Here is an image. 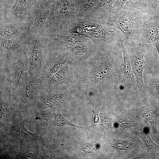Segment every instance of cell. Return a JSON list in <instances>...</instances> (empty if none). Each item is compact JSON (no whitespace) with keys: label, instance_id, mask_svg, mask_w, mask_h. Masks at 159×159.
Listing matches in <instances>:
<instances>
[{"label":"cell","instance_id":"5b68a950","mask_svg":"<svg viewBox=\"0 0 159 159\" xmlns=\"http://www.w3.org/2000/svg\"><path fill=\"white\" fill-rule=\"evenodd\" d=\"M26 46L25 42L18 37L1 38L0 66L14 61L25 55L22 54L25 50Z\"/></svg>","mask_w":159,"mask_h":159},{"label":"cell","instance_id":"5bb4252c","mask_svg":"<svg viewBox=\"0 0 159 159\" xmlns=\"http://www.w3.org/2000/svg\"><path fill=\"white\" fill-rule=\"evenodd\" d=\"M115 0H100L88 15L96 23L104 24L112 11Z\"/></svg>","mask_w":159,"mask_h":159},{"label":"cell","instance_id":"4fadbf2b","mask_svg":"<svg viewBox=\"0 0 159 159\" xmlns=\"http://www.w3.org/2000/svg\"><path fill=\"white\" fill-rule=\"evenodd\" d=\"M71 57L70 55L67 50L54 53L49 61L43 64L41 77L42 82L68 62Z\"/></svg>","mask_w":159,"mask_h":159},{"label":"cell","instance_id":"e575fe53","mask_svg":"<svg viewBox=\"0 0 159 159\" xmlns=\"http://www.w3.org/2000/svg\"><path fill=\"white\" fill-rule=\"evenodd\" d=\"M100 116L101 119V125L104 128H108L110 125V122L107 116L101 113Z\"/></svg>","mask_w":159,"mask_h":159},{"label":"cell","instance_id":"2e32d148","mask_svg":"<svg viewBox=\"0 0 159 159\" xmlns=\"http://www.w3.org/2000/svg\"><path fill=\"white\" fill-rule=\"evenodd\" d=\"M69 72V67L67 63L43 83V89H52L62 85L66 82Z\"/></svg>","mask_w":159,"mask_h":159},{"label":"cell","instance_id":"3957f363","mask_svg":"<svg viewBox=\"0 0 159 159\" xmlns=\"http://www.w3.org/2000/svg\"><path fill=\"white\" fill-rule=\"evenodd\" d=\"M129 55L132 72L136 77L137 87L140 96L143 99H145L147 95V88L143 81V73L147 66L145 61L144 55L149 50L150 47L143 43L139 47L136 46L135 42L130 46Z\"/></svg>","mask_w":159,"mask_h":159},{"label":"cell","instance_id":"9c48e42d","mask_svg":"<svg viewBox=\"0 0 159 159\" xmlns=\"http://www.w3.org/2000/svg\"><path fill=\"white\" fill-rule=\"evenodd\" d=\"M122 34L119 30L113 26L98 24L87 37L94 44L110 45L119 42L121 39L123 40L122 36H124Z\"/></svg>","mask_w":159,"mask_h":159},{"label":"cell","instance_id":"4dcf8cb0","mask_svg":"<svg viewBox=\"0 0 159 159\" xmlns=\"http://www.w3.org/2000/svg\"><path fill=\"white\" fill-rule=\"evenodd\" d=\"M139 112L149 122L153 127L155 126L154 117L152 112L145 107H143L139 109Z\"/></svg>","mask_w":159,"mask_h":159},{"label":"cell","instance_id":"6da1fadb","mask_svg":"<svg viewBox=\"0 0 159 159\" xmlns=\"http://www.w3.org/2000/svg\"><path fill=\"white\" fill-rule=\"evenodd\" d=\"M112 45L99 44L89 54V61L82 72L81 80L88 85H107L121 81L122 72L123 54L120 48Z\"/></svg>","mask_w":159,"mask_h":159},{"label":"cell","instance_id":"277c9868","mask_svg":"<svg viewBox=\"0 0 159 159\" xmlns=\"http://www.w3.org/2000/svg\"><path fill=\"white\" fill-rule=\"evenodd\" d=\"M27 72L21 80L18 87L11 91L16 92L17 107L20 110L27 109L37 98L38 94L43 89L41 78L31 77L28 75Z\"/></svg>","mask_w":159,"mask_h":159},{"label":"cell","instance_id":"484cf974","mask_svg":"<svg viewBox=\"0 0 159 159\" xmlns=\"http://www.w3.org/2000/svg\"><path fill=\"white\" fill-rule=\"evenodd\" d=\"M52 124L57 126H68L79 128L89 129L93 127V125L87 127H81L74 124L68 121L61 114L59 109L54 118Z\"/></svg>","mask_w":159,"mask_h":159},{"label":"cell","instance_id":"ba28073f","mask_svg":"<svg viewBox=\"0 0 159 159\" xmlns=\"http://www.w3.org/2000/svg\"><path fill=\"white\" fill-rule=\"evenodd\" d=\"M98 24L87 15H76L58 34L87 37Z\"/></svg>","mask_w":159,"mask_h":159},{"label":"cell","instance_id":"cb8c5ba5","mask_svg":"<svg viewBox=\"0 0 159 159\" xmlns=\"http://www.w3.org/2000/svg\"><path fill=\"white\" fill-rule=\"evenodd\" d=\"M90 39L86 42L79 43L73 46L67 48V50L71 56H80L87 53H90L93 49L90 50L89 46L86 43Z\"/></svg>","mask_w":159,"mask_h":159},{"label":"cell","instance_id":"9a60e30c","mask_svg":"<svg viewBox=\"0 0 159 159\" xmlns=\"http://www.w3.org/2000/svg\"><path fill=\"white\" fill-rule=\"evenodd\" d=\"M67 93H49L40 95L38 97L36 107L41 110L55 106H60L67 96Z\"/></svg>","mask_w":159,"mask_h":159},{"label":"cell","instance_id":"d6a6232c","mask_svg":"<svg viewBox=\"0 0 159 159\" xmlns=\"http://www.w3.org/2000/svg\"><path fill=\"white\" fill-rule=\"evenodd\" d=\"M130 1L136 2L138 0H115L112 12H115L121 9L126 2Z\"/></svg>","mask_w":159,"mask_h":159},{"label":"cell","instance_id":"44dd1931","mask_svg":"<svg viewBox=\"0 0 159 159\" xmlns=\"http://www.w3.org/2000/svg\"><path fill=\"white\" fill-rule=\"evenodd\" d=\"M100 0H74L76 15H87L97 5Z\"/></svg>","mask_w":159,"mask_h":159},{"label":"cell","instance_id":"1f68e13d","mask_svg":"<svg viewBox=\"0 0 159 159\" xmlns=\"http://www.w3.org/2000/svg\"><path fill=\"white\" fill-rule=\"evenodd\" d=\"M55 2L56 0H40L39 9H51L54 6Z\"/></svg>","mask_w":159,"mask_h":159},{"label":"cell","instance_id":"f546056e","mask_svg":"<svg viewBox=\"0 0 159 159\" xmlns=\"http://www.w3.org/2000/svg\"><path fill=\"white\" fill-rule=\"evenodd\" d=\"M142 0L147 6V11L153 13L159 12V0Z\"/></svg>","mask_w":159,"mask_h":159},{"label":"cell","instance_id":"7a4b0ae2","mask_svg":"<svg viewBox=\"0 0 159 159\" xmlns=\"http://www.w3.org/2000/svg\"><path fill=\"white\" fill-rule=\"evenodd\" d=\"M147 8L142 0L128 1L121 9L111 12L104 24L119 30L125 37V45L130 46L132 42L136 41L142 16Z\"/></svg>","mask_w":159,"mask_h":159},{"label":"cell","instance_id":"7402d4cb","mask_svg":"<svg viewBox=\"0 0 159 159\" xmlns=\"http://www.w3.org/2000/svg\"><path fill=\"white\" fill-rule=\"evenodd\" d=\"M133 133L140 137L144 143L147 149V155L151 157L154 156L156 153L159 150V145L155 143L150 136L141 130H135Z\"/></svg>","mask_w":159,"mask_h":159},{"label":"cell","instance_id":"836d02e7","mask_svg":"<svg viewBox=\"0 0 159 159\" xmlns=\"http://www.w3.org/2000/svg\"><path fill=\"white\" fill-rule=\"evenodd\" d=\"M117 122L118 125L123 127H132L136 126V125L132 121L122 118L118 119Z\"/></svg>","mask_w":159,"mask_h":159},{"label":"cell","instance_id":"8fae6325","mask_svg":"<svg viewBox=\"0 0 159 159\" xmlns=\"http://www.w3.org/2000/svg\"><path fill=\"white\" fill-rule=\"evenodd\" d=\"M27 56L29 64L28 75L33 78H41L44 60L42 47L39 40L35 39L30 45Z\"/></svg>","mask_w":159,"mask_h":159},{"label":"cell","instance_id":"d6986e66","mask_svg":"<svg viewBox=\"0 0 159 159\" xmlns=\"http://www.w3.org/2000/svg\"><path fill=\"white\" fill-rule=\"evenodd\" d=\"M50 9H39L33 14L29 23L31 31L36 33L42 32L44 29L48 17L50 15Z\"/></svg>","mask_w":159,"mask_h":159},{"label":"cell","instance_id":"f1b7e54d","mask_svg":"<svg viewBox=\"0 0 159 159\" xmlns=\"http://www.w3.org/2000/svg\"><path fill=\"white\" fill-rule=\"evenodd\" d=\"M146 86L159 98V78H150Z\"/></svg>","mask_w":159,"mask_h":159},{"label":"cell","instance_id":"30bf717a","mask_svg":"<svg viewBox=\"0 0 159 159\" xmlns=\"http://www.w3.org/2000/svg\"><path fill=\"white\" fill-rule=\"evenodd\" d=\"M119 42L123 57V77L118 88L119 91L124 93H129L137 90V83L132 70L127 48L124 46V40L121 39Z\"/></svg>","mask_w":159,"mask_h":159},{"label":"cell","instance_id":"d590c367","mask_svg":"<svg viewBox=\"0 0 159 159\" xmlns=\"http://www.w3.org/2000/svg\"><path fill=\"white\" fill-rule=\"evenodd\" d=\"M100 110V108L98 107H96L93 110V112L95 115V118L94 121V124L97 123L99 121L98 114Z\"/></svg>","mask_w":159,"mask_h":159},{"label":"cell","instance_id":"4316f807","mask_svg":"<svg viewBox=\"0 0 159 159\" xmlns=\"http://www.w3.org/2000/svg\"><path fill=\"white\" fill-rule=\"evenodd\" d=\"M41 152L37 150L32 149L26 151L19 153L16 158L20 159H36L44 158Z\"/></svg>","mask_w":159,"mask_h":159},{"label":"cell","instance_id":"603a6c76","mask_svg":"<svg viewBox=\"0 0 159 159\" xmlns=\"http://www.w3.org/2000/svg\"><path fill=\"white\" fill-rule=\"evenodd\" d=\"M21 33L19 26L12 22H5L1 25L0 34L2 38L16 37Z\"/></svg>","mask_w":159,"mask_h":159},{"label":"cell","instance_id":"8d00e7d4","mask_svg":"<svg viewBox=\"0 0 159 159\" xmlns=\"http://www.w3.org/2000/svg\"><path fill=\"white\" fill-rule=\"evenodd\" d=\"M155 46L158 54V62L159 63V40H158L154 45Z\"/></svg>","mask_w":159,"mask_h":159},{"label":"cell","instance_id":"d4e9b609","mask_svg":"<svg viewBox=\"0 0 159 159\" xmlns=\"http://www.w3.org/2000/svg\"><path fill=\"white\" fill-rule=\"evenodd\" d=\"M40 0H16L11 11L14 12H22L30 9Z\"/></svg>","mask_w":159,"mask_h":159},{"label":"cell","instance_id":"ffe728a7","mask_svg":"<svg viewBox=\"0 0 159 159\" xmlns=\"http://www.w3.org/2000/svg\"><path fill=\"white\" fill-rule=\"evenodd\" d=\"M54 117L51 108L37 110L34 116L33 122L36 127L40 128L52 124Z\"/></svg>","mask_w":159,"mask_h":159},{"label":"cell","instance_id":"83f0119b","mask_svg":"<svg viewBox=\"0 0 159 159\" xmlns=\"http://www.w3.org/2000/svg\"><path fill=\"white\" fill-rule=\"evenodd\" d=\"M139 145L138 143L134 141H119L115 143L113 146L117 149L126 150L134 148Z\"/></svg>","mask_w":159,"mask_h":159},{"label":"cell","instance_id":"7c38bea8","mask_svg":"<svg viewBox=\"0 0 159 159\" xmlns=\"http://www.w3.org/2000/svg\"><path fill=\"white\" fill-rule=\"evenodd\" d=\"M0 127L8 122L12 109L10 83L4 76H0Z\"/></svg>","mask_w":159,"mask_h":159},{"label":"cell","instance_id":"ac0fdd59","mask_svg":"<svg viewBox=\"0 0 159 159\" xmlns=\"http://www.w3.org/2000/svg\"><path fill=\"white\" fill-rule=\"evenodd\" d=\"M25 121L24 120L19 124L10 128L12 136L17 139H20L25 141L37 142L41 138L37 133H32L27 130L25 127Z\"/></svg>","mask_w":159,"mask_h":159},{"label":"cell","instance_id":"8992f818","mask_svg":"<svg viewBox=\"0 0 159 159\" xmlns=\"http://www.w3.org/2000/svg\"><path fill=\"white\" fill-rule=\"evenodd\" d=\"M29 67L27 54L14 61L0 66V71L9 81L11 91L18 87L21 80L28 72Z\"/></svg>","mask_w":159,"mask_h":159},{"label":"cell","instance_id":"e0dca14e","mask_svg":"<svg viewBox=\"0 0 159 159\" xmlns=\"http://www.w3.org/2000/svg\"><path fill=\"white\" fill-rule=\"evenodd\" d=\"M51 39L58 45L67 49L77 44L85 42L89 39L84 36H76L58 34L50 32L48 35Z\"/></svg>","mask_w":159,"mask_h":159},{"label":"cell","instance_id":"52a82bcc","mask_svg":"<svg viewBox=\"0 0 159 159\" xmlns=\"http://www.w3.org/2000/svg\"><path fill=\"white\" fill-rule=\"evenodd\" d=\"M159 40V21L146 11L143 16L136 42L153 45Z\"/></svg>","mask_w":159,"mask_h":159}]
</instances>
